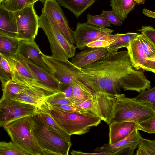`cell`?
<instances>
[{
  "label": "cell",
  "mask_w": 155,
  "mask_h": 155,
  "mask_svg": "<svg viewBox=\"0 0 155 155\" xmlns=\"http://www.w3.org/2000/svg\"><path fill=\"white\" fill-rule=\"evenodd\" d=\"M87 17V23L89 24L99 27L107 28L111 26L101 14L93 15L88 13Z\"/></svg>",
  "instance_id": "836d02e7"
},
{
  "label": "cell",
  "mask_w": 155,
  "mask_h": 155,
  "mask_svg": "<svg viewBox=\"0 0 155 155\" xmlns=\"http://www.w3.org/2000/svg\"><path fill=\"white\" fill-rule=\"evenodd\" d=\"M137 129L150 134L155 133V116L137 124Z\"/></svg>",
  "instance_id": "8d00e7d4"
},
{
  "label": "cell",
  "mask_w": 155,
  "mask_h": 155,
  "mask_svg": "<svg viewBox=\"0 0 155 155\" xmlns=\"http://www.w3.org/2000/svg\"><path fill=\"white\" fill-rule=\"evenodd\" d=\"M60 5L72 12L77 18L87 8L93 5L96 0H57Z\"/></svg>",
  "instance_id": "7402d4cb"
},
{
  "label": "cell",
  "mask_w": 155,
  "mask_h": 155,
  "mask_svg": "<svg viewBox=\"0 0 155 155\" xmlns=\"http://www.w3.org/2000/svg\"><path fill=\"white\" fill-rule=\"evenodd\" d=\"M2 97H13L23 91L26 87L24 85L14 82L11 80L7 82L3 86Z\"/></svg>",
  "instance_id": "4316f807"
},
{
  "label": "cell",
  "mask_w": 155,
  "mask_h": 155,
  "mask_svg": "<svg viewBox=\"0 0 155 155\" xmlns=\"http://www.w3.org/2000/svg\"><path fill=\"white\" fill-rule=\"evenodd\" d=\"M136 4L142 5L145 3L146 0H134Z\"/></svg>",
  "instance_id": "ee69618b"
},
{
  "label": "cell",
  "mask_w": 155,
  "mask_h": 155,
  "mask_svg": "<svg viewBox=\"0 0 155 155\" xmlns=\"http://www.w3.org/2000/svg\"><path fill=\"white\" fill-rule=\"evenodd\" d=\"M34 3L33 0H5L3 5L6 9L14 12Z\"/></svg>",
  "instance_id": "1f68e13d"
},
{
  "label": "cell",
  "mask_w": 155,
  "mask_h": 155,
  "mask_svg": "<svg viewBox=\"0 0 155 155\" xmlns=\"http://www.w3.org/2000/svg\"><path fill=\"white\" fill-rule=\"evenodd\" d=\"M81 69L93 95L103 93L115 97L121 88L139 93L151 88L150 81L143 71L134 68L126 51L108 52Z\"/></svg>",
  "instance_id": "6da1fadb"
},
{
  "label": "cell",
  "mask_w": 155,
  "mask_h": 155,
  "mask_svg": "<svg viewBox=\"0 0 155 155\" xmlns=\"http://www.w3.org/2000/svg\"><path fill=\"white\" fill-rule=\"evenodd\" d=\"M68 86L65 90L61 91L64 92L66 97L69 99L72 96L73 90L72 86L71 85H68Z\"/></svg>",
  "instance_id": "60d3db41"
},
{
  "label": "cell",
  "mask_w": 155,
  "mask_h": 155,
  "mask_svg": "<svg viewBox=\"0 0 155 155\" xmlns=\"http://www.w3.org/2000/svg\"><path fill=\"white\" fill-rule=\"evenodd\" d=\"M139 34L138 33L128 32L114 34V41L106 48L109 52L116 53L121 48H127L129 45L130 41L136 38Z\"/></svg>",
  "instance_id": "603a6c76"
},
{
  "label": "cell",
  "mask_w": 155,
  "mask_h": 155,
  "mask_svg": "<svg viewBox=\"0 0 155 155\" xmlns=\"http://www.w3.org/2000/svg\"><path fill=\"white\" fill-rule=\"evenodd\" d=\"M101 14L110 24L115 26L122 25L124 21L112 10L109 11L103 10Z\"/></svg>",
  "instance_id": "d590c367"
},
{
  "label": "cell",
  "mask_w": 155,
  "mask_h": 155,
  "mask_svg": "<svg viewBox=\"0 0 155 155\" xmlns=\"http://www.w3.org/2000/svg\"><path fill=\"white\" fill-rule=\"evenodd\" d=\"M42 56L43 60L49 69L50 73L61 85H71L74 83H82L86 86L81 68L74 66L68 59L55 58L43 53Z\"/></svg>",
  "instance_id": "52a82bcc"
},
{
  "label": "cell",
  "mask_w": 155,
  "mask_h": 155,
  "mask_svg": "<svg viewBox=\"0 0 155 155\" xmlns=\"http://www.w3.org/2000/svg\"><path fill=\"white\" fill-rule=\"evenodd\" d=\"M113 30L87 24L78 22L74 31V39L76 48L83 50L94 41L111 34Z\"/></svg>",
  "instance_id": "30bf717a"
},
{
  "label": "cell",
  "mask_w": 155,
  "mask_h": 155,
  "mask_svg": "<svg viewBox=\"0 0 155 155\" xmlns=\"http://www.w3.org/2000/svg\"><path fill=\"white\" fill-rule=\"evenodd\" d=\"M135 155H155V141L142 137Z\"/></svg>",
  "instance_id": "f546056e"
},
{
  "label": "cell",
  "mask_w": 155,
  "mask_h": 155,
  "mask_svg": "<svg viewBox=\"0 0 155 155\" xmlns=\"http://www.w3.org/2000/svg\"><path fill=\"white\" fill-rule=\"evenodd\" d=\"M3 127L10 136L11 141L28 155H44L33 134L29 117L14 120Z\"/></svg>",
  "instance_id": "8992f818"
},
{
  "label": "cell",
  "mask_w": 155,
  "mask_h": 155,
  "mask_svg": "<svg viewBox=\"0 0 155 155\" xmlns=\"http://www.w3.org/2000/svg\"><path fill=\"white\" fill-rule=\"evenodd\" d=\"M139 37L143 49L147 58L155 59V44L141 34H139Z\"/></svg>",
  "instance_id": "d6a6232c"
},
{
  "label": "cell",
  "mask_w": 155,
  "mask_h": 155,
  "mask_svg": "<svg viewBox=\"0 0 155 155\" xmlns=\"http://www.w3.org/2000/svg\"><path fill=\"white\" fill-rule=\"evenodd\" d=\"M48 107L51 117L70 136L85 134L89 131L91 127L97 126L102 120L91 111L82 114L58 110Z\"/></svg>",
  "instance_id": "277c9868"
},
{
  "label": "cell",
  "mask_w": 155,
  "mask_h": 155,
  "mask_svg": "<svg viewBox=\"0 0 155 155\" xmlns=\"http://www.w3.org/2000/svg\"><path fill=\"white\" fill-rule=\"evenodd\" d=\"M106 48L87 47L72 57L71 62L75 66L81 68L107 54Z\"/></svg>",
  "instance_id": "e0dca14e"
},
{
  "label": "cell",
  "mask_w": 155,
  "mask_h": 155,
  "mask_svg": "<svg viewBox=\"0 0 155 155\" xmlns=\"http://www.w3.org/2000/svg\"><path fill=\"white\" fill-rule=\"evenodd\" d=\"M2 56L0 54V80L3 86L7 82L11 79L9 76L3 69L1 62Z\"/></svg>",
  "instance_id": "f35d334b"
},
{
  "label": "cell",
  "mask_w": 155,
  "mask_h": 155,
  "mask_svg": "<svg viewBox=\"0 0 155 155\" xmlns=\"http://www.w3.org/2000/svg\"><path fill=\"white\" fill-rule=\"evenodd\" d=\"M44 101L48 105H66L73 104L61 91L47 96Z\"/></svg>",
  "instance_id": "4dcf8cb0"
},
{
  "label": "cell",
  "mask_w": 155,
  "mask_h": 155,
  "mask_svg": "<svg viewBox=\"0 0 155 155\" xmlns=\"http://www.w3.org/2000/svg\"><path fill=\"white\" fill-rule=\"evenodd\" d=\"M46 104L50 108L64 112L84 114L89 111L86 110L73 104L66 105H48Z\"/></svg>",
  "instance_id": "e575fe53"
},
{
  "label": "cell",
  "mask_w": 155,
  "mask_h": 155,
  "mask_svg": "<svg viewBox=\"0 0 155 155\" xmlns=\"http://www.w3.org/2000/svg\"><path fill=\"white\" fill-rule=\"evenodd\" d=\"M142 137L138 130H136L125 138L112 144H106L97 147L94 151L105 155H114L126 148L134 150L139 145Z\"/></svg>",
  "instance_id": "5bb4252c"
},
{
  "label": "cell",
  "mask_w": 155,
  "mask_h": 155,
  "mask_svg": "<svg viewBox=\"0 0 155 155\" xmlns=\"http://www.w3.org/2000/svg\"><path fill=\"white\" fill-rule=\"evenodd\" d=\"M134 150L129 148H126L118 152L116 155H133Z\"/></svg>",
  "instance_id": "b9f144b4"
},
{
  "label": "cell",
  "mask_w": 155,
  "mask_h": 155,
  "mask_svg": "<svg viewBox=\"0 0 155 155\" xmlns=\"http://www.w3.org/2000/svg\"><path fill=\"white\" fill-rule=\"evenodd\" d=\"M42 13L49 16L70 44L74 45V31L70 28L68 21L57 0H46L43 3Z\"/></svg>",
  "instance_id": "8fae6325"
},
{
  "label": "cell",
  "mask_w": 155,
  "mask_h": 155,
  "mask_svg": "<svg viewBox=\"0 0 155 155\" xmlns=\"http://www.w3.org/2000/svg\"><path fill=\"white\" fill-rule=\"evenodd\" d=\"M7 59L11 71L28 80L40 83L30 70L15 57Z\"/></svg>",
  "instance_id": "d4e9b609"
},
{
  "label": "cell",
  "mask_w": 155,
  "mask_h": 155,
  "mask_svg": "<svg viewBox=\"0 0 155 155\" xmlns=\"http://www.w3.org/2000/svg\"><path fill=\"white\" fill-rule=\"evenodd\" d=\"M133 99L144 103L155 110V87L147 89L140 93Z\"/></svg>",
  "instance_id": "f1b7e54d"
},
{
  "label": "cell",
  "mask_w": 155,
  "mask_h": 155,
  "mask_svg": "<svg viewBox=\"0 0 155 155\" xmlns=\"http://www.w3.org/2000/svg\"><path fill=\"white\" fill-rule=\"evenodd\" d=\"M138 31L155 44V29L151 25L142 26L141 28Z\"/></svg>",
  "instance_id": "74e56055"
},
{
  "label": "cell",
  "mask_w": 155,
  "mask_h": 155,
  "mask_svg": "<svg viewBox=\"0 0 155 155\" xmlns=\"http://www.w3.org/2000/svg\"><path fill=\"white\" fill-rule=\"evenodd\" d=\"M19 45L17 38L0 34V54L7 59L15 56Z\"/></svg>",
  "instance_id": "44dd1931"
},
{
  "label": "cell",
  "mask_w": 155,
  "mask_h": 155,
  "mask_svg": "<svg viewBox=\"0 0 155 155\" xmlns=\"http://www.w3.org/2000/svg\"><path fill=\"white\" fill-rule=\"evenodd\" d=\"M155 116V110L148 105L120 94L114 98L112 113L107 124L130 121L138 124Z\"/></svg>",
  "instance_id": "3957f363"
},
{
  "label": "cell",
  "mask_w": 155,
  "mask_h": 155,
  "mask_svg": "<svg viewBox=\"0 0 155 155\" xmlns=\"http://www.w3.org/2000/svg\"><path fill=\"white\" fill-rule=\"evenodd\" d=\"M110 145L114 144L130 135L137 129V124L132 121H122L113 122L109 124Z\"/></svg>",
  "instance_id": "2e32d148"
},
{
  "label": "cell",
  "mask_w": 155,
  "mask_h": 155,
  "mask_svg": "<svg viewBox=\"0 0 155 155\" xmlns=\"http://www.w3.org/2000/svg\"><path fill=\"white\" fill-rule=\"evenodd\" d=\"M16 20L14 12L0 6V34L16 38L17 35Z\"/></svg>",
  "instance_id": "d6986e66"
},
{
  "label": "cell",
  "mask_w": 155,
  "mask_h": 155,
  "mask_svg": "<svg viewBox=\"0 0 155 155\" xmlns=\"http://www.w3.org/2000/svg\"><path fill=\"white\" fill-rule=\"evenodd\" d=\"M42 54L34 41L19 40L16 54L50 73L49 69L43 60Z\"/></svg>",
  "instance_id": "7c38bea8"
},
{
  "label": "cell",
  "mask_w": 155,
  "mask_h": 155,
  "mask_svg": "<svg viewBox=\"0 0 155 155\" xmlns=\"http://www.w3.org/2000/svg\"><path fill=\"white\" fill-rule=\"evenodd\" d=\"M37 107L40 114L48 128L68 141L71 142V136L62 130L51 117L45 103L43 101Z\"/></svg>",
  "instance_id": "ffe728a7"
},
{
  "label": "cell",
  "mask_w": 155,
  "mask_h": 155,
  "mask_svg": "<svg viewBox=\"0 0 155 155\" xmlns=\"http://www.w3.org/2000/svg\"><path fill=\"white\" fill-rule=\"evenodd\" d=\"M37 107L8 98L0 99V126L15 120L32 115Z\"/></svg>",
  "instance_id": "9c48e42d"
},
{
  "label": "cell",
  "mask_w": 155,
  "mask_h": 155,
  "mask_svg": "<svg viewBox=\"0 0 155 155\" xmlns=\"http://www.w3.org/2000/svg\"><path fill=\"white\" fill-rule=\"evenodd\" d=\"M34 2L35 3V2L38 1H40L43 4L47 0H33Z\"/></svg>",
  "instance_id": "f6af8a7d"
},
{
  "label": "cell",
  "mask_w": 155,
  "mask_h": 155,
  "mask_svg": "<svg viewBox=\"0 0 155 155\" xmlns=\"http://www.w3.org/2000/svg\"><path fill=\"white\" fill-rule=\"evenodd\" d=\"M15 57L30 70L41 84L54 93L61 91V84L52 74L17 54Z\"/></svg>",
  "instance_id": "4fadbf2b"
},
{
  "label": "cell",
  "mask_w": 155,
  "mask_h": 155,
  "mask_svg": "<svg viewBox=\"0 0 155 155\" xmlns=\"http://www.w3.org/2000/svg\"><path fill=\"white\" fill-rule=\"evenodd\" d=\"M136 4L134 0H111L110 6L112 10L124 20Z\"/></svg>",
  "instance_id": "cb8c5ba5"
},
{
  "label": "cell",
  "mask_w": 155,
  "mask_h": 155,
  "mask_svg": "<svg viewBox=\"0 0 155 155\" xmlns=\"http://www.w3.org/2000/svg\"><path fill=\"white\" fill-rule=\"evenodd\" d=\"M1 62L2 68L5 71L11 78V68L7 59L1 55Z\"/></svg>",
  "instance_id": "ab89813d"
},
{
  "label": "cell",
  "mask_w": 155,
  "mask_h": 155,
  "mask_svg": "<svg viewBox=\"0 0 155 155\" xmlns=\"http://www.w3.org/2000/svg\"><path fill=\"white\" fill-rule=\"evenodd\" d=\"M52 94L42 90L26 87L18 95L8 98L38 107L47 96Z\"/></svg>",
  "instance_id": "ac0fdd59"
},
{
  "label": "cell",
  "mask_w": 155,
  "mask_h": 155,
  "mask_svg": "<svg viewBox=\"0 0 155 155\" xmlns=\"http://www.w3.org/2000/svg\"><path fill=\"white\" fill-rule=\"evenodd\" d=\"M0 155H29L25 150L12 142H0Z\"/></svg>",
  "instance_id": "83f0119b"
},
{
  "label": "cell",
  "mask_w": 155,
  "mask_h": 155,
  "mask_svg": "<svg viewBox=\"0 0 155 155\" xmlns=\"http://www.w3.org/2000/svg\"><path fill=\"white\" fill-rule=\"evenodd\" d=\"M139 35L136 38L130 41L129 45L127 48V51L131 62L136 69L141 68L147 71L155 59L147 58L142 47Z\"/></svg>",
  "instance_id": "9a60e30c"
},
{
  "label": "cell",
  "mask_w": 155,
  "mask_h": 155,
  "mask_svg": "<svg viewBox=\"0 0 155 155\" xmlns=\"http://www.w3.org/2000/svg\"><path fill=\"white\" fill-rule=\"evenodd\" d=\"M39 28L43 30L48 39L52 56L68 59L75 55V46L67 40L49 16L42 13L39 16Z\"/></svg>",
  "instance_id": "5b68a950"
},
{
  "label": "cell",
  "mask_w": 155,
  "mask_h": 155,
  "mask_svg": "<svg viewBox=\"0 0 155 155\" xmlns=\"http://www.w3.org/2000/svg\"><path fill=\"white\" fill-rule=\"evenodd\" d=\"M29 119L32 131L44 155H68L71 146L70 142L49 130L37 109Z\"/></svg>",
  "instance_id": "7a4b0ae2"
},
{
  "label": "cell",
  "mask_w": 155,
  "mask_h": 155,
  "mask_svg": "<svg viewBox=\"0 0 155 155\" xmlns=\"http://www.w3.org/2000/svg\"><path fill=\"white\" fill-rule=\"evenodd\" d=\"M71 85L72 87V94L68 99L73 104L84 101L93 96L89 88L83 83H74Z\"/></svg>",
  "instance_id": "484cf974"
},
{
  "label": "cell",
  "mask_w": 155,
  "mask_h": 155,
  "mask_svg": "<svg viewBox=\"0 0 155 155\" xmlns=\"http://www.w3.org/2000/svg\"><path fill=\"white\" fill-rule=\"evenodd\" d=\"M142 13L146 16L155 18V13L154 12L146 8H143L142 10Z\"/></svg>",
  "instance_id": "7bdbcfd3"
},
{
  "label": "cell",
  "mask_w": 155,
  "mask_h": 155,
  "mask_svg": "<svg viewBox=\"0 0 155 155\" xmlns=\"http://www.w3.org/2000/svg\"><path fill=\"white\" fill-rule=\"evenodd\" d=\"M4 1V0H0V4L2 2Z\"/></svg>",
  "instance_id": "bcb514c9"
},
{
  "label": "cell",
  "mask_w": 155,
  "mask_h": 155,
  "mask_svg": "<svg viewBox=\"0 0 155 155\" xmlns=\"http://www.w3.org/2000/svg\"><path fill=\"white\" fill-rule=\"evenodd\" d=\"M34 4L14 12L16 22L17 35L20 40L34 41L38 28L39 16L34 8Z\"/></svg>",
  "instance_id": "ba28073f"
}]
</instances>
